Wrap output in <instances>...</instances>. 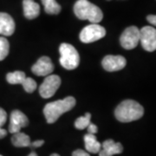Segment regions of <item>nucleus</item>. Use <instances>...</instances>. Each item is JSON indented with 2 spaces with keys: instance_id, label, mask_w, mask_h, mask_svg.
Wrapping results in <instances>:
<instances>
[{
  "instance_id": "obj_1",
  "label": "nucleus",
  "mask_w": 156,
  "mask_h": 156,
  "mask_svg": "<svg viewBox=\"0 0 156 156\" xmlns=\"http://www.w3.org/2000/svg\"><path fill=\"white\" fill-rule=\"evenodd\" d=\"M144 115V108L134 100L122 101L115 110V118L121 122H131L140 119Z\"/></svg>"
},
{
  "instance_id": "obj_2",
  "label": "nucleus",
  "mask_w": 156,
  "mask_h": 156,
  "mask_svg": "<svg viewBox=\"0 0 156 156\" xmlns=\"http://www.w3.org/2000/svg\"><path fill=\"white\" fill-rule=\"evenodd\" d=\"M76 101L73 96H68L62 100L49 102L44 108V115L47 122L52 124L56 122L62 114L71 110L76 105Z\"/></svg>"
},
{
  "instance_id": "obj_3",
  "label": "nucleus",
  "mask_w": 156,
  "mask_h": 156,
  "mask_svg": "<svg viewBox=\"0 0 156 156\" xmlns=\"http://www.w3.org/2000/svg\"><path fill=\"white\" fill-rule=\"evenodd\" d=\"M74 12L79 19L89 20L91 23H99L103 17L100 8L89 0H77L74 5Z\"/></svg>"
},
{
  "instance_id": "obj_4",
  "label": "nucleus",
  "mask_w": 156,
  "mask_h": 156,
  "mask_svg": "<svg viewBox=\"0 0 156 156\" xmlns=\"http://www.w3.org/2000/svg\"><path fill=\"white\" fill-rule=\"evenodd\" d=\"M60 64L69 70H72L78 67L80 62V56L76 49L69 44H62L59 47Z\"/></svg>"
},
{
  "instance_id": "obj_5",
  "label": "nucleus",
  "mask_w": 156,
  "mask_h": 156,
  "mask_svg": "<svg viewBox=\"0 0 156 156\" xmlns=\"http://www.w3.org/2000/svg\"><path fill=\"white\" fill-rule=\"evenodd\" d=\"M106 30L98 23H91L84 27L80 33V40L84 44L94 43L104 37Z\"/></svg>"
},
{
  "instance_id": "obj_6",
  "label": "nucleus",
  "mask_w": 156,
  "mask_h": 156,
  "mask_svg": "<svg viewBox=\"0 0 156 156\" xmlns=\"http://www.w3.org/2000/svg\"><path fill=\"white\" fill-rule=\"evenodd\" d=\"M60 86L61 78L56 75H49L39 87V94L44 99L50 98L56 94Z\"/></svg>"
},
{
  "instance_id": "obj_7",
  "label": "nucleus",
  "mask_w": 156,
  "mask_h": 156,
  "mask_svg": "<svg viewBox=\"0 0 156 156\" xmlns=\"http://www.w3.org/2000/svg\"><path fill=\"white\" fill-rule=\"evenodd\" d=\"M140 42V30L136 26L126 29L120 37V44L125 50H133Z\"/></svg>"
},
{
  "instance_id": "obj_8",
  "label": "nucleus",
  "mask_w": 156,
  "mask_h": 156,
  "mask_svg": "<svg viewBox=\"0 0 156 156\" xmlns=\"http://www.w3.org/2000/svg\"><path fill=\"white\" fill-rule=\"evenodd\" d=\"M140 42L142 48L148 52L156 49V30L153 26H145L140 30Z\"/></svg>"
},
{
  "instance_id": "obj_9",
  "label": "nucleus",
  "mask_w": 156,
  "mask_h": 156,
  "mask_svg": "<svg viewBox=\"0 0 156 156\" xmlns=\"http://www.w3.org/2000/svg\"><path fill=\"white\" fill-rule=\"evenodd\" d=\"M28 125V118L23 112L20 110H14L11 112L9 125V132L11 134H15L21 131V128H25Z\"/></svg>"
},
{
  "instance_id": "obj_10",
  "label": "nucleus",
  "mask_w": 156,
  "mask_h": 156,
  "mask_svg": "<svg viewBox=\"0 0 156 156\" xmlns=\"http://www.w3.org/2000/svg\"><path fill=\"white\" fill-rule=\"evenodd\" d=\"M103 69L108 72L119 71L125 68L127 61L122 56H106L101 62Z\"/></svg>"
},
{
  "instance_id": "obj_11",
  "label": "nucleus",
  "mask_w": 156,
  "mask_h": 156,
  "mask_svg": "<svg viewBox=\"0 0 156 156\" xmlns=\"http://www.w3.org/2000/svg\"><path fill=\"white\" fill-rule=\"evenodd\" d=\"M54 70V64L48 56L40 57L37 62L31 68V71L38 76H49Z\"/></svg>"
},
{
  "instance_id": "obj_12",
  "label": "nucleus",
  "mask_w": 156,
  "mask_h": 156,
  "mask_svg": "<svg viewBox=\"0 0 156 156\" xmlns=\"http://www.w3.org/2000/svg\"><path fill=\"white\" fill-rule=\"evenodd\" d=\"M15 22L11 15L5 12H0V35L10 37L15 31Z\"/></svg>"
},
{
  "instance_id": "obj_13",
  "label": "nucleus",
  "mask_w": 156,
  "mask_h": 156,
  "mask_svg": "<svg viewBox=\"0 0 156 156\" xmlns=\"http://www.w3.org/2000/svg\"><path fill=\"white\" fill-rule=\"evenodd\" d=\"M123 147L120 142H115L113 140H105L101 144V148L99 151V156H113L115 154H122Z\"/></svg>"
},
{
  "instance_id": "obj_14",
  "label": "nucleus",
  "mask_w": 156,
  "mask_h": 156,
  "mask_svg": "<svg viewBox=\"0 0 156 156\" xmlns=\"http://www.w3.org/2000/svg\"><path fill=\"white\" fill-rule=\"evenodd\" d=\"M23 15L27 19H35L40 14V6L34 0L23 1Z\"/></svg>"
},
{
  "instance_id": "obj_15",
  "label": "nucleus",
  "mask_w": 156,
  "mask_h": 156,
  "mask_svg": "<svg viewBox=\"0 0 156 156\" xmlns=\"http://www.w3.org/2000/svg\"><path fill=\"white\" fill-rule=\"evenodd\" d=\"M84 142H85L86 150L91 154H97L101 148V144L97 140L95 134H89V133L85 134Z\"/></svg>"
},
{
  "instance_id": "obj_16",
  "label": "nucleus",
  "mask_w": 156,
  "mask_h": 156,
  "mask_svg": "<svg viewBox=\"0 0 156 156\" xmlns=\"http://www.w3.org/2000/svg\"><path fill=\"white\" fill-rule=\"evenodd\" d=\"M12 137H11V142L13 146L17 147H30V136L27 135L24 133H22L21 131L12 134Z\"/></svg>"
},
{
  "instance_id": "obj_17",
  "label": "nucleus",
  "mask_w": 156,
  "mask_h": 156,
  "mask_svg": "<svg viewBox=\"0 0 156 156\" xmlns=\"http://www.w3.org/2000/svg\"><path fill=\"white\" fill-rule=\"evenodd\" d=\"M41 1L44 6V11L46 13L50 15H57L61 11V5L56 0H41Z\"/></svg>"
},
{
  "instance_id": "obj_18",
  "label": "nucleus",
  "mask_w": 156,
  "mask_h": 156,
  "mask_svg": "<svg viewBox=\"0 0 156 156\" xmlns=\"http://www.w3.org/2000/svg\"><path fill=\"white\" fill-rule=\"evenodd\" d=\"M26 78L25 73L23 71H14L8 73L6 76V80L11 84H22V83Z\"/></svg>"
},
{
  "instance_id": "obj_19",
  "label": "nucleus",
  "mask_w": 156,
  "mask_h": 156,
  "mask_svg": "<svg viewBox=\"0 0 156 156\" xmlns=\"http://www.w3.org/2000/svg\"><path fill=\"white\" fill-rule=\"evenodd\" d=\"M9 51H10L9 41L4 36H0V61L5 59L6 56L9 55Z\"/></svg>"
},
{
  "instance_id": "obj_20",
  "label": "nucleus",
  "mask_w": 156,
  "mask_h": 156,
  "mask_svg": "<svg viewBox=\"0 0 156 156\" xmlns=\"http://www.w3.org/2000/svg\"><path fill=\"white\" fill-rule=\"evenodd\" d=\"M91 120V115L89 113H86L84 116H81L77 118L75 122V127L79 129V130H83L87 128L90 123Z\"/></svg>"
},
{
  "instance_id": "obj_21",
  "label": "nucleus",
  "mask_w": 156,
  "mask_h": 156,
  "mask_svg": "<svg viewBox=\"0 0 156 156\" xmlns=\"http://www.w3.org/2000/svg\"><path fill=\"white\" fill-rule=\"evenodd\" d=\"M22 85L24 90L27 93H33L37 89V84L36 83V81L30 77L25 78L24 81L22 83Z\"/></svg>"
},
{
  "instance_id": "obj_22",
  "label": "nucleus",
  "mask_w": 156,
  "mask_h": 156,
  "mask_svg": "<svg viewBox=\"0 0 156 156\" xmlns=\"http://www.w3.org/2000/svg\"><path fill=\"white\" fill-rule=\"evenodd\" d=\"M7 121V113L5 109L0 108V139L5 138L7 134V131L2 128Z\"/></svg>"
},
{
  "instance_id": "obj_23",
  "label": "nucleus",
  "mask_w": 156,
  "mask_h": 156,
  "mask_svg": "<svg viewBox=\"0 0 156 156\" xmlns=\"http://www.w3.org/2000/svg\"><path fill=\"white\" fill-rule=\"evenodd\" d=\"M87 129H88L89 134H95L98 132V128H97V126H95V124H93V123L91 122L89 123V126L87 127Z\"/></svg>"
},
{
  "instance_id": "obj_24",
  "label": "nucleus",
  "mask_w": 156,
  "mask_h": 156,
  "mask_svg": "<svg viewBox=\"0 0 156 156\" xmlns=\"http://www.w3.org/2000/svg\"><path fill=\"white\" fill-rule=\"evenodd\" d=\"M72 156H90V154L83 149H76L72 153Z\"/></svg>"
},
{
  "instance_id": "obj_25",
  "label": "nucleus",
  "mask_w": 156,
  "mask_h": 156,
  "mask_svg": "<svg viewBox=\"0 0 156 156\" xmlns=\"http://www.w3.org/2000/svg\"><path fill=\"white\" fill-rule=\"evenodd\" d=\"M44 144V140H36V141H34V142H31L30 143V147H42V146Z\"/></svg>"
},
{
  "instance_id": "obj_26",
  "label": "nucleus",
  "mask_w": 156,
  "mask_h": 156,
  "mask_svg": "<svg viewBox=\"0 0 156 156\" xmlns=\"http://www.w3.org/2000/svg\"><path fill=\"white\" fill-rule=\"evenodd\" d=\"M147 20L151 24H153L154 26L156 25V16L155 15H148L147 17Z\"/></svg>"
},
{
  "instance_id": "obj_27",
  "label": "nucleus",
  "mask_w": 156,
  "mask_h": 156,
  "mask_svg": "<svg viewBox=\"0 0 156 156\" xmlns=\"http://www.w3.org/2000/svg\"><path fill=\"white\" fill-rule=\"evenodd\" d=\"M28 156H38V155H37V154L35 151H32V152H31V153H30V154Z\"/></svg>"
},
{
  "instance_id": "obj_28",
  "label": "nucleus",
  "mask_w": 156,
  "mask_h": 156,
  "mask_svg": "<svg viewBox=\"0 0 156 156\" xmlns=\"http://www.w3.org/2000/svg\"><path fill=\"white\" fill-rule=\"evenodd\" d=\"M50 156H60V155H59V154H52Z\"/></svg>"
},
{
  "instance_id": "obj_29",
  "label": "nucleus",
  "mask_w": 156,
  "mask_h": 156,
  "mask_svg": "<svg viewBox=\"0 0 156 156\" xmlns=\"http://www.w3.org/2000/svg\"><path fill=\"white\" fill-rule=\"evenodd\" d=\"M108 1H110V0H108Z\"/></svg>"
},
{
  "instance_id": "obj_30",
  "label": "nucleus",
  "mask_w": 156,
  "mask_h": 156,
  "mask_svg": "<svg viewBox=\"0 0 156 156\" xmlns=\"http://www.w3.org/2000/svg\"><path fill=\"white\" fill-rule=\"evenodd\" d=\"M0 156H2V155H0Z\"/></svg>"
}]
</instances>
